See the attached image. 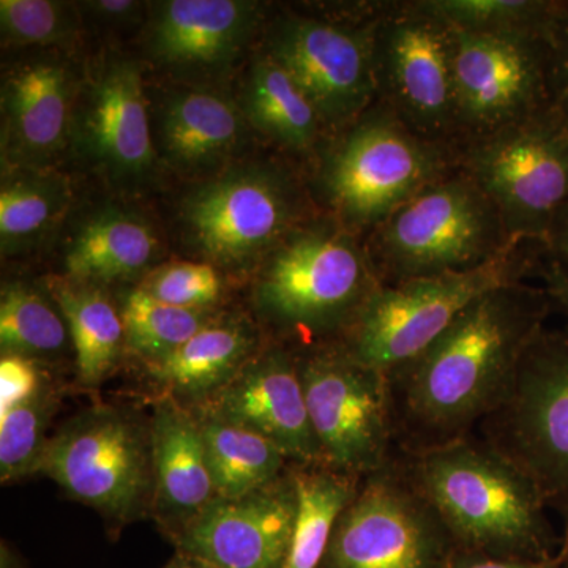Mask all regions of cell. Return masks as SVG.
I'll return each mask as SVG.
<instances>
[{"instance_id": "1", "label": "cell", "mask_w": 568, "mask_h": 568, "mask_svg": "<svg viewBox=\"0 0 568 568\" xmlns=\"http://www.w3.org/2000/svg\"><path fill=\"white\" fill-rule=\"evenodd\" d=\"M551 306L544 286L496 287L424 353L388 373L399 452L424 454L474 435L503 402Z\"/></svg>"}, {"instance_id": "2", "label": "cell", "mask_w": 568, "mask_h": 568, "mask_svg": "<svg viewBox=\"0 0 568 568\" xmlns=\"http://www.w3.org/2000/svg\"><path fill=\"white\" fill-rule=\"evenodd\" d=\"M407 457L459 549L530 562L558 556L547 499L521 467L487 440L470 435Z\"/></svg>"}, {"instance_id": "3", "label": "cell", "mask_w": 568, "mask_h": 568, "mask_svg": "<svg viewBox=\"0 0 568 568\" xmlns=\"http://www.w3.org/2000/svg\"><path fill=\"white\" fill-rule=\"evenodd\" d=\"M383 286L366 245L334 216L294 227L256 268L253 304L280 334L308 346L342 338Z\"/></svg>"}, {"instance_id": "4", "label": "cell", "mask_w": 568, "mask_h": 568, "mask_svg": "<svg viewBox=\"0 0 568 568\" xmlns=\"http://www.w3.org/2000/svg\"><path fill=\"white\" fill-rule=\"evenodd\" d=\"M517 242L487 194L459 170L392 213L366 250L381 283L396 284L473 271Z\"/></svg>"}, {"instance_id": "5", "label": "cell", "mask_w": 568, "mask_h": 568, "mask_svg": "<svg viewBox=\"0 0 568 568\" xmlns=\"http://www.w3.org/2000/svg\"><path fill=\"white\" fill-rule=\"evenodd\" d=\"M457 159L447 145L418 136L383 103L328 152L320 186L336 222L355 235L372 234L426 186L454 173Z\"/></svg>"}, {"instance_id": "6", "label": "cell", "mask_w": 568, "mask_h": 568, "mask_svg": "<svg viewBox=\"0 0 568 568\" xmlns=\"http://www.w3.org/2000/svg\"><path fill=\"white\" fill-rule=\"evenodd\" d=\"M526 244L517 242L473 271L383 284L336 343L355 361L388 375L424 353L478 297L525 282L532 268Z\"/></svg>"}, {"instance_id": "7", "label": "cell", "mask_w": 568, "mask_h": 568, "mask_svg": "<svg viewBox=\"0 0 568 568\" xmlns=\"http://www.w3.org/2000/svg\"><path fill=\"white\" fill-rule=\"evenodd\" d=\"M302 197L290 175L272 164H237L186 194L183 241L219 271H254L302 224Z\"/></svg>"}, {"instance_id": "8", "label": "cell", "mask_w": 568, "mask_h": 568, "mask_svg": "<svg viewBox=\"0 0 568 568\" xmlns=\"http://www.w3.org/2000/svg\"><path fill=\"white\" fill-rule=\"evenodd\" d=\"M406 454L361 478L320 568H446L457 551Z\"/></svg>"}, {"instance_id": "9", "label": "cell", "mask_w": 568, "mask_h": 568, "mask_svg": "<svg viewBox=\"0 0 568 568\" xmlns=\"http://www.w3.org/2000/svg\"><path fill=\"white\" fill-rule=\"evenodd\" d=\"M466 145L462 170L495 204L508 235L547 245L568 203V121L548 106Z\"/></svg>"}, {"instance_id": "10", "label": "cell", "mask_w": 568, "mask_h": 568, "mask_svg": "<svg viewBox=\"0 0 568 568\" xmlns=\"http://www.w3.org/2000/svg\"><path fill=\"white\" fill-rule=\"evenodd\" d=\"M39 474L118 526L152 514L151 422L119 407L84 410L50 437Z\"/></svg>"}, {"instance_id": "11", "label": "cell", "mask_w": 568, "mask_h": 568, "mask_svg": "<svg viewBox=\"0 0 568 568\" xmlns=\"http://www.w3.org/2000/svg\"><path fill=\"white\" fill-rule=\"evenodd\" d=\"M521 467L552 510L568 504V327L545 325L474 433Z\"/></svg>"}, {"instance_id": "12", "label": "cell", "mask_w": 568, "mask_h": 568, "mask_svg": "<svg viewBox=\"0 0 568 568\" xmlns=\"http://www.w3.org/2000/svg\"><path fill=\"white\" fill-rule=\"evenodd\" d=\"M295 354L324 465L364 478L403 454L384 373L355 361L336 342Z\"/></svg>"}, {"instance_id": "13", "label": "cell", "mask_w": 568, "mask_h": 568, "mask_svg": "<svg viewBox=\"0 0 568 568\" xmlns=\"http://www.w3.org/2000/svg\"><path fill=\"white\" fill-rule=\"evenodd\" d=\"M450 29L459 140L469 144L551 106V29Z\"/></svg>"}, {"instance_id": "14", "label": "cell", "mask_w": 568, "mask_h": 568, "mask_svg": "<svg viewBox=\"0 0 568 568\" xmlns=\"http://www.w3.org/2000/svg\"><path fill=\"white\" fill-rule=\"evenodd\" d=\"M377 93L405 125L450 148L459 140L450 26L416 6L375 28Z\"/></svg>"}, {"instance_id": "15", "label": "cell", "mask_w": 568, "mask_h": 568, "mask_svg": "<svg viewBox=\"0 0 568 568\" xmlns=\"http://www.w3.org/2000/svg\"><path fill=\"white\" fill-rule=\"evenodd\" d=\"M153 141L140 65L104 58L78 85L70 132L74 152L114 189L136 190L155 170Z\"/></svg>"}, {"instance_id": "16", "label": "cell", "mask_w": 568, "mask_h": 568, "mask_svg": "<svg viewBox=\"0 0 568 568\" xmlns=\"http://www.w3.org/2000/svg\"><path fill=\"white\" fill-rule=\"evenodd\" d=\"M375 28L283 18L268 32L264 54L297 82L324 126L345 129L369 110L377 93Z\"/></svg>"}, {"instance_id": "17", "label": "cell", "mask_w": 568, "mask_h": 568, "mask_svg": "<svg viewBox=\"0 0 568 568\" xmlns=\"http://www.w3.org/2000/svg\"><path fill=\"white\" fill-rule=\"evenodd\" d=\"M295 510L290 466L268 487L241 497H215L170 540L175 552L213 568H283Z\"/></svg>"}, {"instance_id": "18", "label": "cell", "mask_w": 568, "mask_h": 568, "mask_svg": "<svg viewBox=\"0 0 568 568\" xmlns=\"http://www.w3.org/2000/svg\"><path fill=\"white\" fill-rule=\"evenodd\" d=\"M190 409L252 429L282 448L293 465L323 463L297 354L283 345L261 347L226 386Z\"/></svg>"}, {"instance_id": "19", "label": "cell", "mask_w": 568, "mask_h": 568, "mask_svg": "<svg viewBox=\"0 0 568 568\" xmlns=\"http://www.w3.org/2000/svg\"><path fill=\"white\" fill-rule=\"evenodd\" d=\"M78 84L67 63L32 59L2 82V159L9 171H48L70 144Z\"/></svg>"}, {"instance_id": "20", "label": "cell", "mask_w": 568, "mask_h": 568, "mask_svg": "<svg viewBox=\"0 0 568 568\" xmlns=\"http://www.w3.org/2000/svg\"><path fill=\"white\" fill-rule=\"evenodd\" d=\"M260 24V6L244 0H170L153 17L149 50L183 78H205L234 65Z\"/></svg>"}, {"instance_id": "21", "label": "cell", "mask_w": 568, "mask_h": 568, "mask_svg": "<svg viewBox=\"0 0 568 568\" xmlns=\"http://www.w3.org/2000/svg\"><path fill=\"white\" fill-rule=\"evenodd\" d=\"M152 514L168 537L189 525L216 497L200 420L190 407L162 395L151 418Z\"/></svg>"}, {"instance_id": "22", "label": "cell", "mask_w": 568, "mask_h": 568, "mask_svg": "<svg viewBox=\"0 0 568 568\" xmlns=\"http://www.w3.org/2000/svg\"><path fill=\"white\" fill-rule=\"evenodd\" d=\"M242 106L207 88L164 93L156 115L155 149L168 166L185 175L216 174L245 140Z\"/></svg>"}, {"instance_id": "23", "label": "cell", "mask_w": 568, "mask_h": 568, "mask_svg": "<svg viewBox=\"0 0 568 568\" xmlns=\"http://www.w3.org/2000/svg\"><path fill=\"white\" fill-rule=\"evenodd\" d=\"M260 349V334L250 321L216 316L174 353L145 366L163 395L194 407L226 386Z\"/></svg>"}, {"instance_id": "24", "label": "cell", "mask_w": 568, "mask_h": 568, "mask_svg": "<svg viewBox=\"0 0 568 568\" xmlns=\"http://www.w3.org/2000/svg\"><path fill=\"white\" fill-rule=\"evenodd\" d=\"M159 253V237L151 223L121 207H103L74 231L63 260V276L100 287L126 282L148 275Z\"/></svg>"}, {"instance_id": "25", "label": "cell", "mask_w": 568, "mask_h": 568, "mask_svg": "<svg viewBox=\"0 0 568 568\" xmlns=\"http://www.w3.org/2000/svg\"><path fill=\"white\" fill-rule=\"evenodd\" d=\"M47 290L69 323L80 383L85 387L99 386L111 375L125 349L121 310L112 304L103 287L65 276H52Z\"/></svg>"}, {"instance_id": "26", "label": "cell", "mask_w": 568, "mask_h": 568, "mask_svg": "<svg viewBox=\"0 0 568 568\" xmlns=\"http://www.w3.org/2000/svg\"><path fill=\"white\" fill-rule=\"evenodd\" d=\"M242 111L257 132L295 152L315 148L324 129L308 97L267 54L250 67Z\"/></svg>"}, {"instance_id": "27", "label": "cell", "mask_w": 568, "mask_h": 568, "mask_svg": "<svg viewBox=\"0 0 568 568\" xmlns=\"http://www.w3.org/2000/svg\"><path fill=\"white\" fill-rule=\"evenodd\" d=\"M297 510L283 568H320L339 515L357 491L361 478L324 463H291Z\"/></svg>"}, {"instance_id": "28", "label": "cell", "mask_w": 568, "mask_h": 568, "mask_svg": "<svg viewBox=\"0 0 568 568\" xmlns=\"http://www.w3.org/2000/svg\"><path fill=\"white\" fill-rule=\"evenodd\" d=\"M194 414L203 432L216 497L250 495L275 484L290 470V458L272 440L244 426Z\"/></svg>"}, {"instance_id": "29", "label": "cell", "mask_w": 568, "mask_h": 568, "mask_svg": "<svg viewBox=\"0 0 568 568\" xmlns=\"http://www.w3.org/2000/svg\"><path fill=\"white\" fill-rule=\"evenodd\" d=\"M70 183L51 171H9L0 192L3 256L29 252L43 242L70 209Z\"/></svg>"}, {"instance_id": "30", "label": "cell", "mask_w": 568, "mask_h": 568, "mask_svg": "<svg viewBox=\"0 0 568 568\" xmlns=\"http://www.w3.org/2000/svg\"><path fill=\"white\" fill-rule=\"evenodd\" d=\"M71 343L70 327L58 302L32 284L3 283L0 294L2 354L36 358L63 353Z\"/></svg>"}, {"instance_id": "31", "label": "cell", "mask_w": 568, "mask_h": 568, "mask_svg": "<svg viewBox=\"0 0 568 568\" xmlns=\"http://www.w3.org/2000/svg\"><path fill=\"white\" fill-rule=\"evenodd\" d=\"M119 310L125 328V349L145 364L174 353L216 317L212 310L164 304L141 287H133L123 295Z\"/></svg>"}, {"instance_id": "32", "label": "cell", "mask_w": 568, "mask_h": 568, "mask_svg": "<svg viewBox=\"0 0 568 568\" xmlns=\"http://www.w3.org/2000/svg\"><path fill=\"white\" fill-rule=\"evenodd\" d=\"M425 13L455 29L485 32H545L551 29L562 2L537 0H426Z\"/></svg>"}, {"instance_id": "33", "label": "cell", "mask_w": 568, "mask_h": 568, "mask_svg": "<svg viewBox=\"0 0 568 568\" xmlns=\"http://www.w3.org/2000/svg\"><path fill=\"white\" fill-rule=\"evenodd\" d=\"M58 398L44 387L31 402L0 416V478L2 484L39 474Z\"/></svg>"}, {"instance_id": "34", "label": "cell", "mask_w": 568, "mask_h": 568, "mask_svg": "<svg viewBox=\"0 0 568 568\" xmlns=\"http://www.w3.org/2000/svg\"><path fill=\"white\" fill-rule=\"evenodd\" d=\"M0 29L3 43L48 47L69 40L78 31L70 7L51 0H2Z\"/></svg>"}, {"instance_id": "35", "label": "cell", "mask_w": 568, "mask_h": 568, "mask_svg": "<svg viewBox=\"0 0 568 568\" xmlns=\"http://www.w3.org/2000/svg\"><path fill=\"white\" fill-rule=\"evenodd\" d=\"M164 304L190 310H212L223 291L222 275L204 261L171 263L144 275L140 286Z\"/></svg>"}, {"instance_id": "36", "label": "cell", "mask_w": 568, "mask_h": 568, "mask_svg": "<svg viewBox=\"0 0 568 568\" xmlns=\"http://www.w3.org/2000/svg\"><path fill=\"white\" fill-rule=\"evenodd\" d=\"M44 386L43 375L33 358L2 354L0 358V416L31 402Z\"/></svg>"}, {"instance_id": "37", "label": "cell", "mask_w": 568, "mask_h": 568, "mask_svg": "<svg viewBox=\"0 0 568 568\" xmlns=\"http://www.w3.org/2000/svg\"><path fill=\"white\" fill-rule=\"evenodd\" d=\"M551 106L568 121V3H562L549 32Z\"/></svg>"}, {"instance_id": "38", "label": "cell", "mask_w": 568, "mask_h": 568, "mask_svg": "<svg viewBox=\"0 0 568 568\" xmlns=\"http://www.w3.org/2000/svg\"><path fill=\"white\" fill-rule=\"evenodd\" d=\"M85 17L106 28H123L140 20L144 3L134 0H95L82 2L80 7Z\"/></svg>"}, {"instance_id": "39", "label": "cell", "mask_w": 568, "mask_h": 568, "mask_svg": "<svg viewBox=\"0 0 568 568\" xmlns=\"http://www.w3.org/2000/svg\"><path fill=\"white\" fill-rule=\"evenodd\" d=\"M446 568H560L558 556L551 560L530 562V560H510L488 558L478 552L457 548Z\"/></svg>"}, {"instance_id": "40", "label": "cell", "mask_w": 568, "mask_h": 568, "mask_svg": "<svg viewBox=\"0 0 568 568\" xmlns=\"http://www.w3.org/2000/svg\"><path fill=\"white\" fill-rule=\"evenodd\" d=\"M544 278V290L547 291L552 305L558 306L560 312L568 320V263L567 261H551L547 267L541 271Z\"/></svg>"}, {"instance_id": "41", "label": "cell", "mask_w": 568, "mask_h": 568, "mask_svg": "<svg viewBox=\"0 0 568 568\" xmlns=\"http://www.w3.org/2000/svg\"><path fill=\"white\" fill-rule=\"evenodd\" d=\"M549 252L556 254L558 260L568 263V203L564 205L558 219L552 224L551 233L548 235L547 245Z\"/></svg>"}, {"instance_id": "42", "label": "cell", "mask_w": 568, "mask_h": 568, "mask_svg": "<svg viewBox=\"0 0 568 568\" xmlns=\"http://www.w3.org/2000/svg\"><path fill=\"white\" fill-rule=\"evenodd\" d=\"M0 568H31L24 559L14 551L10 545L2 541V552H0Z\"/></svg>"}, {"instance_id": "43", "label": "cell", "mask_w": 568, "mask_h": 568, "mask_svg": "<svg viewBox=\"0 0 568 568\" xmlns=\"http://www.w3.org/2000/svg\"><path fill=\"white\" fill-rule=\"evenodd\" d=\"M556 511L562 517L564 523V537L560 540L558 552L559 566L560 568H568V504Z\"/></svg>"}, {"instance_id": "44", "label": "cell", "mask_w": 568, "mask_h": 568, "mask_svg": "<svg viewBox=\"0 0 568 568\" xmlns=\"http://www.w3.org/2000/svg\"><path fill=\"white\" fill-rule=\"evenodd\" d=\"M162 568H213L207 564L201 562V560L190 558V556L182 555V552H175L174 558L163 566Z\"/></svg>"}]
</instances>
